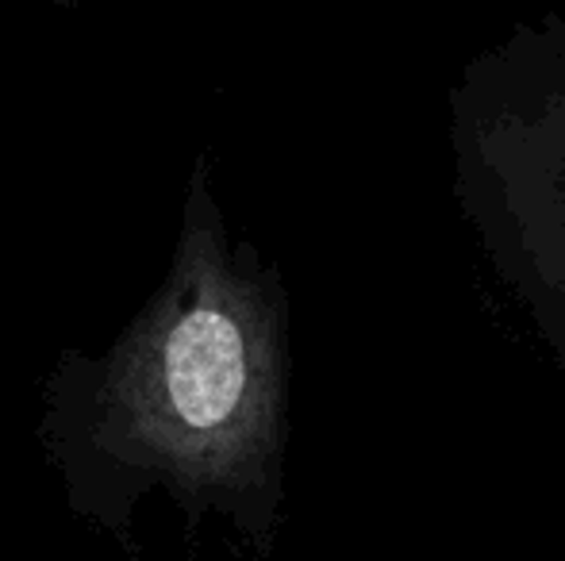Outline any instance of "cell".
<instances>
[{"label": "cell", "mask_w": 565, "mask_h": 561, "mask_svg": "<svg viewBox=\"0 0 565 561\" xmlns=\"http://www.w3.org/2000/svg\"><path fill=\"white\" fill-rule=\"evenodd\" d=\"M43 4L62 8V12H74V8H82V0H43Z\"/></svg>", "instance_id": "obj_2"}, {"label": "cell", "mask_w": 565, "mask_h": 561, "mask_svg": "<svg viewBox=\"0 0 565 561\" xmlns=\"http://www.w3.org/2000/svg\"><path fill=\"white\" fill-rule=\"evenodd\" d=\"M285 350L277 281L227 235L201 154L154 292L105 350L66 346L54 362L43 439L89 500L127 504L147 488L246 500L281 450Z\"/></svg>", "instance_id": "obj_1"}]
</instances>
